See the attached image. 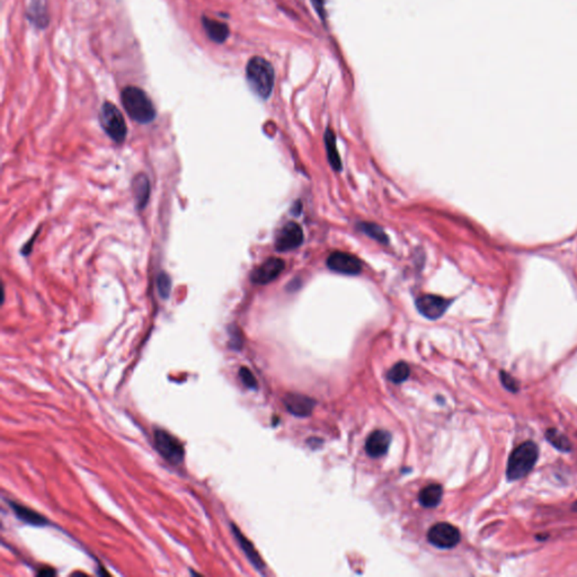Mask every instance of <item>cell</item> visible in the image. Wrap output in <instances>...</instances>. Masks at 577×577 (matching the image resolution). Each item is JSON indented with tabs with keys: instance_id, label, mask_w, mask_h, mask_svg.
Returning <instances> with one entry per match:
<instances>
[{
	"instance_id": "1",
	"label": "cell",
	"mask_w": 577,
	"mask_h": 577,
	"mask_svg": "<svg viewBox=\"0 0 577 577\" xmlns=\"http://www.w3.org/2000/svg\"><path fill=\"white\" fill-rule=\"evenodd\" d=\"M122 105L128 116L140 124H147L156 118V109L153 102L141 88L128 86L122 91Z\"/></svg>"
},
{
	"instance_id": "2",
	"label": "cell",
	"mask_w": 577,
	"mask_h": 577,
	"mask_svg": "<svg viewBox=\"0 0 577 577\" xmlns=\"http://www.w3.org/2000/svg\"><path fill=\"white\" fill-rule=\"evenodd\" d=\"M247 83L252 91L261 98L266 100L274 86V70L271 63L261 56H254L246 68Z\"/></svg>"
},
{
	"instance_id": "3",
	"label": "cell",
	"mask_w": 577,
	"mask_h": 577,
	"mask_svg": "<svg viewBox=\"0 0 577 577\" xmlns=\"http://www.w3.org/2000/svg\"><path fill=\"white\" fill-rule=\"evenodd\" d=\"M539 457V449L534 442L527 441L522 443L510 456L506 475L509 481H519L525 477L532 468Z\"/></svg>"
},
{
	"instance_id": "4",
	"label": "cell",
	"mask_w": 577,
	"mask_h": 577,
	"mask_svg": "<svg viewBox=\"0 0 577 577\" xmlns=\"http://www.w3.org/2000/svg\"><path fill=\"white\" fill-rule=\"evenodd\" d=\"M100 121L104 131L107 132L113 141L116 142H123L128 135V128L125 124L124 118L120 112V109L114 104H103L100 109Z\"/></svg>"
},
{
	"instance_id": "5",
	"label": "cell",
	"mask_w": 577,
	"mask_h": 577,
	"mask_svg": "<svg viewBox=\"0 0 577 577\" xmlns=\"http://www.w3.org/2000/svg\"><path fill=\"white\" fill-rule=\"evenodd\" d=\"M153 437H155V446L160 456L171 465H181L185 457L184 446L181 441L162 428H157Z\"/></svg>"
},
{
	"instance_id": "6",
	"label": "cell",
	"mask_w": 577,
	"mask_h": 577,
	"mask_svg": "<svg viewBox=\"0 0 577 577\" xmlns=\"http://www.w3.org/2000/svg\"><path fill=\"white\" fill-rule=\"evenodd\" d=\"M428 543L441 549H450L460 541V532L453 524L441 522L431 527L428 532Z\"/></svg>"
},
{
	"instance_id": "7",
	"label": "cell",
	"mask_w": 577,
	"mask_h": 577,
	"mask_svg": "<svg viewBox=\"0 0 577 577\" xmlns=\"http://www.w3.org/2000/svg\"><path fill=\"white\" fill-rule=\"evenodd\" d=\"M451 301L444 299L442 296L426 294L416 300V307L422 316L425 318L435 320L442 317L449 308Z\"/></svg>"
},
{
	"instance_id": "8",
	"label": "cell",
	"mask_w": 577,
	"mask_h": 577,
	"mask_svg": "<svg viewBox=\"0 0 577 577\" xmlns=\"http://www.w3.org/2000/svg\"><path fill=\"white\" fill-rule=\"evenodd\" d=\"M328 269L345 275H356L362 271V264L356 256L343 252H335L327 259Z\"/></svg>"
},
{
	"instance_id": "9",
	"label": "cell",
	"mask_w": 577,
	"mask_h": 577,
	"mask_svg": "<svg viewBox=\"0 0 577 577\" xmlns=\"http://www.w3.org/2000/svg\"><path fill=\"white\" fill-rule=\"evenodd\" d=\"M303 241V231L301 227L296 222H289L276 236L275 248L278 252H289L298 248Z\"/></svg>"
},
{
	"instance_id": "10",
	"label": "cell",
	"mask_w": 577,
	"mask_h": 577,
	"mask_svg": "<svg viewBox=\"0 0 577 577\" xmlns=\"http://www.w3.org/2000/svg\"><path fill=\"white\" fill-rule=\"evenodd\" d=\"M284 268H285V264L282 259L272 257L252 273V281L261 285L270 283L274 281L275 279L281 274Z\"/></svg>"
},
{
	"instance_id": "11",
	"label": "cell",
	"mask_w": 577,
	"mask_h": 577,
	"mask_svg": "<svg viewBox=\"0 0 577 577\" xmlns=\"http://www.w3.org/2000/svg\"><path fill=\"white\" fill-rule=\"evenodd\" d=\"M391 442V435L387 431L377 430L370 434L365 442V451L372 458H380L387 453Z\"/></svg>"
},
{
	"instance_id": "12",
	"label": "cell",
	"mask_w": 577,
	"mask_h": 577,
	"mask_svg": "<svg viewBox=\"0 0 577 577\" xmlns=\"http://www.w3.org/2000/svg\"><path fill=\"white\" fill-rule=\"evenodd\" d=\"M284 403L287 406V411L296 416L310 415L315 405L314 400L306 396L296 395V393L287 395L284 400Z\"/></svg>"
},
{
	"instance_id": "13",
	"label": "cell",
	"mask_w": 577,
	"mask_h": 577,
	"mask_svg": "<svg viewBox=\"0 0 577 577\" xmlns=\"http://www.w3.org/2000/svg\"><path fill=\"white\" fill-rule=\"evenodd\" d=\"M10 506H12V509H13L16 516H17L21 521L25 522L26 524L35 525V527H43V525H47V519L44 518L43 515H41L40 513H38V512H35L34 510L26 508V506L22 505V504H19V503L12 502V501H10Z\"/></svg>"
},
{
	"instance_id": "14",
	"label": "cell",
	"mask_w": 577,
	"mask_h": 577,
	"mask_svg": "<svg viewBox=\"0 0 577 577\" xmlns=\"http://www.w3.org/2000/svg\"><path fill=\"white\" fill-rule=\"evenodd\" d=\"M202 24L208 36L217 43H224L228 38L229 28L225 23L215 21L209 17H203Z\"/></svg>"
},
{
	"instance_id": "15",
	"label": "cell",
	"mask_w": 577,
	"mask_h": 577,
	"mask_svg": "<svg viewBox=\"0 0 577 577\" xmlns=\"http://www.w3.org/2000/svg\"><path fill=\"white\" fill-rule=\"evenodd\" d=\"M442 495V486L439 483H431L421 490L418 499L424 508H435L440 504Z\"/></svg>"
},
{
	"instance_id": "16",
	"label": "cell",
	"mask_w": 577,
	"mask_h": 577,
	"mask_svg": "<svg viewBox=\"0 0 577 577\" xmlns=\"http://www.w3.org/2000/svg\"><path fill=\"white\" fill-rule=\"evenodd\" d=\"M232 531H234L235 537H236V539L238 540V543L241 545V549H243V552L246 554L247 557H248V559H250V562H252V564H253L257 569H262V559L259 557V554L256 552L255 548H254L253 545L250 543V540H247L246 538L243 537L241 531L238 530V527H236V525H232Z\"/></svg>"
},
{
	"instance_id": "17",
	"label": "cell",
	"mask_w": 577,
	"mask_h": 577,
	"mask_svg": "<svg viewBox=\"0 0 577 577\" xmlns=\"http://www.w3.org/2000/svg\"><path fill=\"white\" fill-rule=\"evenodd\" d=\"M146 175H139L135 177L133 190H135V202L139 209H142L147 204L149 199L150 186Z\"/></svg>"
},
{
	"instance_id": "18",
	"label": "cell",
	"mask_w": 577,
	"mask_h": 577,
	"mask_svg": "<svg viewBox=\"0 0 577 577\" xmlns=\"http://www.w3.org/2000/svg\"><path fill=\"white\" fill-rule=\"evenodd\" d=\"M325 144H326V150H327L328 160L333 166V168L335 171H340L342 169V162H340V155L337 151L336 138H335L334 132L329 129L325 135Z\"/></svg>"
},
{
	"instance_id": "19",
	"label": "cell",
	"mask_w": 577,
	"mask_h": 577,
	"mask_svg": "<svg viewBox=\"0 0 577 577\" xmlns=\"http://www.w3.org/2000/svg\"><path fill=\"white\" fill-rule=\"evenodd\" d=\"M409 373H411V370L409 365L404 362L397 363L388 372V379L393 384H402L407 380Z\"/></svg>"
},
{
	"instance_id": "20",
	"label": "cell",
	"mask_w": 577,
	"mask_h": 577,
	"mask_svg": "<svg viewBox=\"0 0 577 577\" xmlns=\"http://www.w3.org/2000/svg\"><path fill=\"white\" fill-rule=\"evenodd\" d=\"M546 437L552 446L557 449L562 450V451H569L571 450V442L568 441L567 437H565L564 434L560 433L558 431L554 430V428L548 430Z\"/></svg>"
},
{
	"instance_id": "21",
	"label": "cell",
	"mask_w": 577,
	"mask_h": 577,
	"mask_svg": "<svg viewBox=\"0 0 577 577\" xmlns=\"http://www.w3.org/2000/svg\"><path fill=\"white\" fill-rule=\"evenodd\" d=\"M360 229L364 234L368 235L369 237L373 238L375 241H380L382 243H388V236L384 232V229L379 227V226L375 225V224L365 222V224H361L360 225Z\"/></svg>"
},
{
	"instance_id": "22",
	"label": "cell",
	"mask_w": 577,
	"mask_h": 577,
	"mask_svg": "<svg viewBox=\"0 0 577 577\" xmlns=\"http://www.w3.org/2000/svg\"><path fill=\"white\" fill-rule=\"evenodd\" d=\"M157 287L162 298H168L171 290H172V281L171 278L166 273H162L157 279Z\"/></svg>"
},
{
	"instance_id": "23",
	"label": "cell",
	"mask_w": 577,
	"mask_h": 577,
	"mask_svg": "<svg viewBox=\"0 0 577 577\" xmlns=\"http://www.w3.org/2000/svg\"><path fill=\"white\" fill-rule=\"evenodd\" d=\"M239 377H241L243 384H245L246 387L250 388V389H255V388L257 387V381H256L253 373L250 372V369L243 368H243L239 370Z\"/></svg>"
},
{
	"instance_id": "24",
	"label": "cell",
	"mask_w": 577,
	"mask_h": 577,
	"mask_svg": "<svg viewBox=\"0 0 577 577\" xmlns=\"http://www.w3.org/2000/svg\"><path fill=\"white\" fill-rule=\"evenodd\" d=\"M501 380H502L503 384H504V387L506 389L511 390V391H516L519 389V384L515 380L514 378L511 377L509 373H506V372H502L501 373Z\"/></svg>"
},
{
	"instance_id": "25",
	"label": "cell",
	"mask_w": 577,
	"mask_h": 577,
	"mask_svg": "<svg viewBox=\"0 0 577 577\" xmlns=\"http://www.w3.org/2000/svg\"><path fill=\"white\" fill-rule=\"evenodd\" d=\"M56 571L52 569H43V571H39V575H54Z\"/></svg>"
},
{
	"instance_id": "26",
	"label": "cell",
	"mask_w": 577,
	"mask_h": 577,
	"mask_svg": "<svg viewBox=\"0 0 577 577\" xmlns=\"http://www.w3.org/2000/svg\"><path fill=\"white\" fill-rule=\"evenodd\" d=\"M573 509H574V511L577 512V502L575 503L574 506H573Z\"/></svg>"
}]
</instances>
